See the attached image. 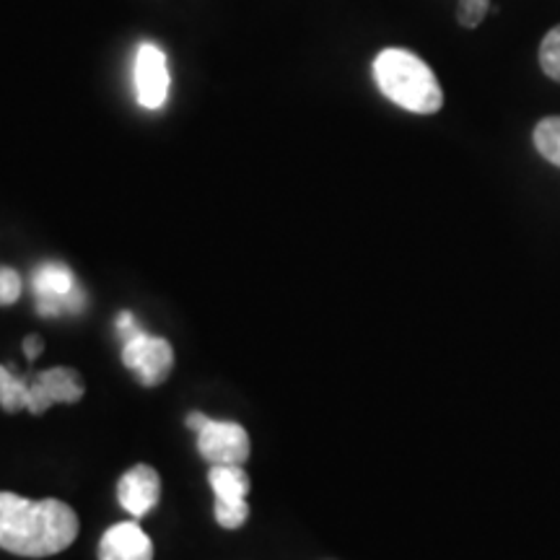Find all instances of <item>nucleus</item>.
<instances>
[{"label": "nucleus", "instance_id": "obj_2", "mask_svg": "<svg viewBox=\"0 0 560 560\" xmlns=\"http://www.w3.org/2000/svg\"><path fill=\"white\" fill-rule=\"evenodd\" d=\"M374 79L389 102L416 115H433L444 104V94L433 70L418 55L400 47H389L376 55Z\"/></svg>", "mask_w": 560, "mask_h": 560}, {"label": "nucleus", "instance_id": "obj_16", "mask_svg": "<svg viewBox=\"0 0 560 560\" xmlns=\"http://www.w3.org/2000/svg\"><path fill=\"white\" fill-rule=\"evenodd\" d=\"M117 330L122 332L125 340H130L140 332V327L136 325V319H132L130 312H120V317H117Z\"/></svg>", "mask_w": 560, "mask_h": 560}, {"label": "nucleus", "instance_id": "obj_18", "mask_svg": "<svg viewBox=\"0 0 560 560\" xmlns=\"http://www.w3.org/2000/svg\"><path fill=\"white\" fill-rule=\"evenodd\" d=\"M206 423H208V416H202V412H190V416H187V429H192L195 433H198Z\"/></svg>", "mask_w": 560, "mask_h": 560}, {"label": "nucleus", "instance_id": "obj_14", "mask_svg": "<svg viewBox=\"0 0 560 560\" xmlns=\"http://www.w3.org/2000/svg\"><path fill=\"white\" fill-rule=\"evenodd\" d=\"M490 0H459V9H457V19L462 26L467 30H475L482 19H486Z\"/></svg>", "mask_w": 560, "mask_h": 560}, {"label": "nucleus", "instance_id": "obj_15", "mask_svg": "<svg viewBox=\"0 0 560 560\" xmlns=\"http://www.w3.org/2000/svg\"><path fill=\"white\" fill-rule=\"evenodd\" d=\"M21 296V276L13 268H0V306L16 304Z\"/></svg>", "mask_w": 560, "mask_h": 560}, {"label": "nucleus", "instance_id": "obj_3", "mask_svg": "<svg viewBox=\"0 0 560 560\" xmlns=\"http://www.w3.org/2000/svg\"><path fill=\"white\" fill-rule=\"evenodd\" d=\"M208 480L215 493V522L223 529H240L249 516V475L242 465H213Z\"/></svg>", "mask_w": 560, "mask_h": 560}, {"label": "nucleus", "instance_id": "obj_8", "mask_svg": "<svg viewBox=\"0 0 560 560\" xmlns=\"http://www.w3.org/2000/svg\"><path fill=\"white\" fill-rule=\"evenodd\" d=\"M136 94L145 109H159L170 94L166 55L156 45H143L136 55Z\"/></svg>", "mask_w": 560, "mask_h": 560}, {"label": "nucleus", "instance_id": "obj_10", "mask_svg": "<svg viewBox=\"0 0 560 560\" xmlns=\"http://www.w3.org/2000/svg\"><path fill=\"white\" fill-rule=\"evenodd\" d=\"M100 560H153V542L136 522H120L104 532Z\"/></svg>", "mask_w": 560, "mask_h": 560}, {"label": "nucleus", "instance_id": "obj_1", "mask_svg": "<svg viewBox=\"0 0 560 560\" xmlns=\"http://www.w3.org/2000/svg\"><path fill=\"white\" fill-rule=\"evenodd\" d=\"M79 537V516L66 501L0 490V550L21 558H50L68 550Z\"/></svg>", "mask_w": 560, "mask_h": 560}, {"label": "nucleus", "instance_id": "obj_12", "mask_svg": "<svg viewBox=\"0 0 560 560\" xmlns=\"http://www.w3.org/2000/svg\"><path fill=\"white\" fill-rule=\"evenodd\" d=\"M535 145L545 161L560 166V117H545L537 122Z\"/></svg>", "mask_w": 560, "mask_h": 560}, {"label": "nucleus", "instance_id": "obj_6", "mask_svg": "<svg viewBox=\"0 0 560 560\" xmlns=\"http://www.w3.org/2000/svg\"><path fill=\"white\" fill-rule=\"evenodd\" d=\"M249 433L231 420H213L198 431V452L210 465H244L249 459Z\"/></svg>", "mask_w": 560, "mask_h": 560}, {"label": "nucleus", "instance_id": "obj_4", "mask_svg": "<svg viewBox=\"0 0 560 560\" xmlns=\"http://www.w3.org/2000/svg\"><path fill=\"white\" fill-rule=\"evenodd\" d=\"M122 363L138 376L143 387H159L170 380L174 369V348L170 340L138 332L136 338L125 340Z\"/></svg>", "mask_w": 560, "mask_h": 560}, {"label": "nucleus", "instance_id": "obj_13", "mask_svg": "<svg viewBox=\"0 0 560 560\" xmlns=\"http://www.w3.org/2000/svg\"><path fill=\"white\" fill-rule=\"evenodd\" d=\"M540 66L548 79L560 83V26L545 34L540 45Z\"/></svg>", "mask_w": 560, "mask_h": 560}, {"label": "nucleus", "instance_id": "obj_7", "mask_svg": "<svg viewBox=\"0 0 560 560\" xmlns=\"http://www.w3.org/2000/svg\"><path fill=\"white\" fill-rule=\"evenodd\" d=\"M83 380L75 369L55 366L39 371L30 380V410L32 416H42L52 405H75L83 397Z\"/></svg>", "mask_w": 560, "mask_h": 560}, {"label": "nucleus", "instance_id": "obj_11", "mask_svg": "<svg viewBox=\"0 0 560 560\" xmlns=\"http://www.w3.org/2000/svg\"><path fill=\"white\" fill-rule=\"evenodd\" d=\"M0 408L5 412L30 408V380L21 376L13 366H3V363H0Z\"/></svg>", "mask_w": 560, "mask_h": 560}, {"label": "nucleus", "instance_id": "obj_5", "mask_svg": "<svg viewBox=\"0 0 560 560\" xmlns=\"http://www.w3.org/2000/svg\"><path fill=\"white\" fill-rule=\"evenodd\" d=\"M32 289L37 293V310L42 317H55L62 312H81L83 293L73 272L60 262H45L34 270Z\"/></svg>", "mask_w": 560, "mask_h": 560}, {"label": "nucleus", "instance_id": "obj_17", "mask_svg": "<svg viewBox=\"0 0 560 560\" xmlns=\"http://www.w3.org/2000/svg\"><path fill=\"white\" fill-rule=\"evenodd\" d=\"M42 350H45V340L39 338V335H26L24 338V355L30 361H37L42 355Z\"/></svg>", "mask_w": 560, "mask_h": 560}, {"label": "nucleus", "instance_id": "obj_9", "mask_svg": "<svg viewBox=\"0 0 560 560\" xmlns=\"http://www.w3.org/2000/svg\"><path fill=\"white\" fill-rule=\"evenodd\" d=\"M117 499L130 516L151 514L161 499V478L151 465H136L117 482Z\"/></svg>", "mask_w": 560, "mask_h": 560}]
</instances>
